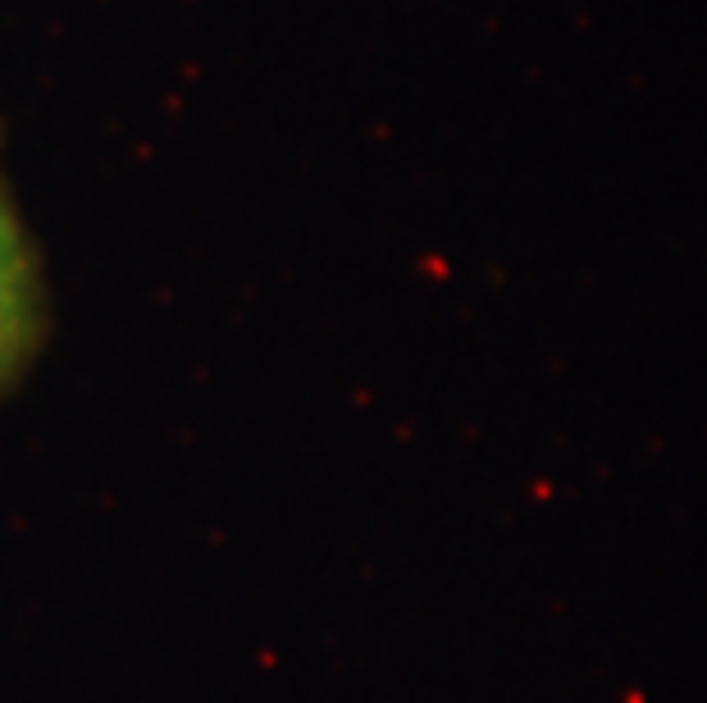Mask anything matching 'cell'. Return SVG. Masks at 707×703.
I'll return each instance as SVG.
<instances>
[{"instance_id":"cell-1","label":"cell","mask_w":707,"mask_h":703,"mask_svg":"<svg viewBox=\"0 0 707 703\" xmlns=\"http://www.w3.org/2000/svg\"><path fill=\"white\" fill-rule=\"evenodd\" d=\"M23 330H28V256H23L10 206L0 197V370L18 351Z\"/></svg>"}]
</instances>
